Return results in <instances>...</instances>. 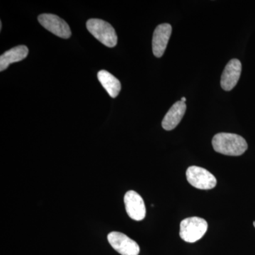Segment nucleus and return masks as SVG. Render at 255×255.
Returning a JSON list of instances; mask_svg holds the SVG:
<instances>
[{"instance_id":"f257e3e1","label":"nucleus","mask_w":255,"mask_h":255,"mask_svg":"<svg viewBox=\"0 0 255 255\" xmlns=\"http://www.w3.org/2000/svg\"><path fill=\"white\" fill-rule=\"evenodd\" d=\"M212 145L216 152L229 156L242 155L248 147L244 137L228 132L216 134L213 137Z\"/></svg>"},{"instance_id":"f03ea898","label":"nucleus","mask_w":255,"mask_h":255,"mask_svg":"<svg viewBox=\"0 0 255 255\" xmlns=\"http://www.w3.org/2000/svg\"><path fill=\"white\" fill-rule=\"evenodd\" d=\"M87 28L102 44L109 48L117 46L118 37L110 23L100 18H90L87 21Z\"/></svg>"},{"instance_id":"7ed1b4c3","label":"nucleus","mask_w":255,"mask_h":255,"mask_svg":"<svg viewBox=\"0 0 255 255\" xmlns=\"http://www.w3.org/2000/svg\"><path fill=\"white\" fill-rule=\"evenodd\" d=\"M208 223L199 217H191L183 220L180 223L179 236L187 243H194L199 241L207 232Z\"/></svg>"},{"instance_id":"20e7f679","label":"nucleus","mask_w":255,"mask_h":255,"mask_svg":"<svg viewBox=\"0 0 255 255\" xmlns=\"http://www.w3.org/2000/svg\"><path fill=\"white\" fill-rule=\"evenodd\" d=\"M187 179L193 187L202 190L214 189L217 184L216 177L202 167L191 166L187 169Z\"/></svg>"},{"instance_id":"39448f33","label":"nucleus","mask_w":255,"mask_h":255,"mask_svg":"<svg viewBox=\"0 0 255 255\" xmlns=\"http://www.w3.org/2000/svg\"><path fill=\"white\" fill-rule=\"evenodd\" d=\"M38 21L48 31L62 38H69L71 36V30L66 21L57 15L43 14L38 17Z\"/></svg>"},{"instance_id":"423d86ee","label":"nucleus","mask_w":255,"mask_h":255,"mask_svg":"<svg viewBox=\"0 0 255 255\" xmlns=\"http://www.w3.org/2000/svg\"><path fill=\"white\" fill-rule=\"evenodd\" d=\"M109 243L116 251L122 255H138L140 247L136 242L132 241L125 234L112 232L107 236Z\"/></svg>"},{"instance_id":"0eeeda50","label":"nucleus","mask_w":255,"mask_h":255,"mask_svg":"<svg viewBox=\"0 0 255 255\" xmlns=\"http://www.w3.org/2000/svg\"><path fill=\"white\" fill-rule=\"evenodd\" d=\"M126 211L130 219L134 221H142L145 218V203L141 196L135 191H128L124 196Z\"/></svg>"},{"instance_id":"6e6552de","label":"nucleus","mask_w":255,"mask_h":255,"mask_svg":"<svg viewBox=\"0 0 255 255\" xmlns=\"http://www.w3.org/2000/svg\"><path fill=\"white\" fill-rule=\"evenodd\" d=\"M171 34L172 26L169 23H162L155 28L152 37V52L157 58H160L163 55Z\"/></svg>"},{"instance_id":"1a4fd4ad","label":"nucleus","mask_w":255,"mask_h":255,"mask_svg":"<svg viewBox=\"0 0 255 255\" xmlns=\"http://www.w3.org/2000/svg\"><path fill=\"white\" fill-rule=\"evenodd\" d=\"M242 72V64L238 59L230 60L221 76V85L223 90L231 91L238 84Z\"/></svg>"},{"instance_id":"9d476101","label":"nucleus","mask_w":255,"mask_h":255,"mask_svg":"<svg viewBox=\"0 0 255 255\" xmlns=\"http://www.w3.org/2000/svg\"><path fill=\"white\" fill-rule=\"evenodd\" d=\"M186 110L187 105L184 102L179 101L174 104L162 120V126L164 130H171L175 128L182 121Z\"/></svg>"},{"instance_id":"9b49d317","label":"nucleus","mask_w":255,"mask_h":255,"mask_svg":"<svg viewBox=\"0 0 255 255\" xmlns=\"http://www.w3.org/2000/svg\"><path fill=\"white\" fill-rule=\"evenodd\" d=\"M28 49L26 46H18L5 52L0 56V71H4L10 64L21 61L27 57Z\"/></svg>"},{"instance_id":"f8f14e48","label":"nucleus","mask_w":255,"mask_h":255,"mask_svg":"<svg viewBox=\"0 0 255 255\" xmlns=\"http://www.w3.org/2000/svg\"><path fill=\"white\" fill-rule=\"evenodd\" d=\"M97 78L101 85L107 90L112 98H116L122 90V85L118 79L107 70H100L97 74Z\"/></svg>"},{"instance_id":"ddd939ff","label":"nucleus","mask_w":255,"mask_h":255,"mask_svg":"<svg viewBox=\"0 0 255 255\" xmlns=\"http://www.w3.org/2000/svg\"><path fill=\"white\" fill-rule=\"evenodd\" d=\"M186 100H187V99H186L185 97H182L180 101L181 102H184V103H185Z\"/></svg>"},{"instance_id":"4468645a","label":"nucleus","mask_w":255,"mask_h":255,"mask_svg":"<svg viewBox=\"0 0 255 255\" xmlns=\"http://www.w3.org/2000/svg\"><path fill=\"white\" fill-rule=\"evenodd\" d=\"M1 28H2V23H1V21H0V29L1 30Z\"/></svg>"},{"instance_id":"2eb2a0df","label":"nucleus","mask_w":255,"mask_h":255,"mask_svg":"<svg viewBox=\"0 0 255 255\" xmlns=\"http://www.w3.org/2000/svg\"><path fill=\"white\" fill-rule=\"evenodd\" d=\"M253 224H254V226H255V221H254V223H253Z\"/></svg>"}]
</instances>
